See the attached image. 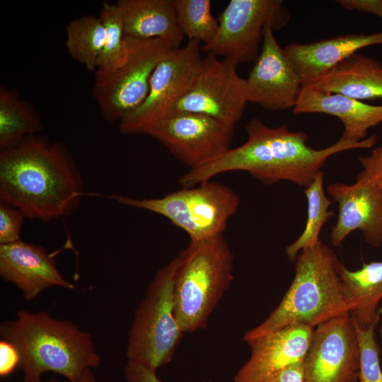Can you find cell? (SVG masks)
Segmentation results:
<instances>
[{"instance_id": "cell-8", "label": "cell", "mask_w": 382, "mask_h": 382, "mask_svg": "<svg viewBox=\"0 0 382 382\" xmlns=\"http://www.w3.org/2000/svg\"><path fill=\"white\" fill-rule=\"evenodd\" d=\"M125 45L126 57L120 66L94 72L92 95L108 122H120L143 103L155 68L171 50L179 48L161 38L127 35Z\"/></svg>"}, {"instance_id": "cell-14", "label": "cell", "mask_w": 382, "mask_h": 382, "mask_svg": "<svg viewBox=\"0 0 382 382\" xmlns=\"http://www.w3.org/2000/svg\"><path fill=\"white\" fill-rule=\"evenodd\" d=\"M327 193L338 207V217L330 235L333 246L341 245L357 230L371 247L382 245V191L364 170L353 184L330 183Z\"/></svg>"}, {"instance_id": "cell-16", "label": "cell", "mask_w": 382, "mask_h": 382, "mask_svg": "<svg viewBox=\"0 0 382 382\" xmlns=\"http://www.w3.org/2000/svg\"><path fill=\"white\" fill-rule=\"evenodd\" d=\"M313 331L306 325L294 324L247 342L250 355L236 372L233 382H265L284 369L303 362Z\"/></svg>"}, {"instance_id": "cell-15", "label": "cell", "mask_w": 382, "mask_h": 382, "mask_svg": "<svg viewBox=\"0 0 382 382\" xmlns=\"http://www.w3.org/2000/svg\"><path fill=\"white\" fill-rule=\"evenodd\" d=\"M262 42L260 54L245 79L248 102L271 111L293 109L303 86L270 24L263 28Z\"/></svg>"}, {"instance_id": "cell-28", "label": "cell", "mask_w": 382, "mask_h": 382, "mask_svg": "<svg viewBox=\"0 0 382 382\" xmlns=\"http://www.w3.org/2000/svg\"><path fill=\"white\" fill-rule=\"evenodd\" d=\"M355 325L361 356L359 382H382L381 348L375 337L376 326L361 328Z\"/></svg>"}, {"instance_id": "cell-34", "label": "cell", "mask_w": 382, "mask_h": 382, "mask_svg": "<svg viewBox=\"0 0 382 382\" xmlns=\"http://www.w3.org/2000/svg\"><path fill=\"white\" fill-rule=\"evenodd\" d=\"M265 382H303V362L284 369Z\"/></svg>"}, {"instance_id": "cell-9", "label": "cell", "mask_w": 382, "mask_h": 382, "mask_svg": "<svg viewBox=\"0 0 382 382\" xmlns=\"http://www.w3.org/2000/svg\"><path fill=\"white\" fill-rule=\"evenodd\" d=\"M290 18V12L281 0H231L217 18L216 35L201 46V51L228 59L237 65L255 62L265 25L279 30Z\"/></svg>"}, {"instance_id": "cell-21", "label": "cell", "mask_w": 382, "mask_h": 382, "mask_svg": "<svg viewBox=\"0 0 382 382\" xmlns=\"http://www.w3.org/2000/svg\"><path fill=\"white\" fill-rule=\"evenodd\" d=\"M125 35L161 38L180 47L184 36L176 22L173 0H118Z\"/></svg>"}, {"instance_id": "cell-10", "label": "cell", "mask_w": 382, "mask_h": 382, "mask_svg": "<svg viewBox=\"0 0 382 382\" xmlns=\"http://www.w3.org/2000/svg\"><path fill=\"white\" fill-rule=\"evenodd\" d=\"M201 52V43L196 40H188L185 46L171 50L155 68L143 103L120 120V132L146 134L153 125L170 115L199 71Z\"/></svg>"}, {"instance_id": "cell-4", "label": "cell", "mask_w": 382, "mask_h": 382, "mask_svg": "<svg viewBox=\"0 0 382 382\" xmlns=\"http://www.w3.org/2000/svg\"><path fill=\"white\" fill-rule=\"evenodd\" d=\"M294 279L276 308L243 337H255L294 324L316 328L345 313L351 305L339 274L342 262L333 250L320 241L296 258Z\"/></svg>"}, {"instance_id": "cell-36", "label": "cell", "mask_w": 382, "mask_h": 382, "mask_svg": "<svg viewBox=\"0 0 382 382\" xmlns=\"http://www.w3.org/2000/svg\"><path fill=\"white\" fill-rule=\"evenodd\" d=\"M380 337H381V338L382 340V325H381V327L380 328Z\"/></svg>"}, {"instance_id": "cell-26", "label": "cell", "mask_w": 382, "mask_h": 382, "mask_svg": "<svg viewBox=\"0 0 382 382\" xmlns=\"http://www.w3.org/2000/svg\"><path fill=\"white\" fill-rule=\"evenodd\" d=\"M177 25L188 40L208 44L216 33L219 23L211 12L209 0H173Z\"/></svg>"}, {"instance_id": "cell-3", "label": "cell", "mask_w": 382, "mask_h": 382, "mask_svg": "<svg viewBox=\"0 0 382 382\" xmlns=\"http://www.w3.org/2000/svg\"><path fill=\"white\" fill-rule=\"evenodd\" d=\"M0 336L18 352L23 382H42L47 371L76 382L101 361L88 332L44 311H18L14 320L1 323Z\"/></svg>"}, {"instance_id": "cell-19", "label": "cell", "mask_w": 382, "mask_h": 382, "mask_svg": "<svg viewBox=\"0 0 382 382\" xmlns=\"http://www.w3.org/2000/svg\"><path fill=\"white\" fill-rule=\"evenodd\" d=\"M293 114L323 113L340 120L341 138L359 141L366 139L368 130L382 122V105H374L341 94L323 92L313 86H303Z\"/></svg>"}, {"instance_id": "cell-11", "label": "cell", "mask_w": 382, "mask_h": 382, "mask_svg": "<svg viewBox=\"0 0 382 382\" xmlns=\"http://www.w3.org/2000/svg\"><path fill=\"white\" fill-rule=\"evenodd\" d=\"M236 67L228 59L207 54L191 88L171 114L198 113L235 126L248 103L246 81L238 74Z\"/></svg>"}, {"instance_id": "cell-7", "label": "cell", "mask_w": 382, "mask_h": 382, "mask_svg": "<svg viewBox=\"0 0 382 382\" xmlns=\"http://www.w3.org/2000/svg\"><path fill=\"white\" fill-rule=\"evenodd\" d=\"M179 257L159 269L137 309L129 331L127 360L155 369L168 364L184 332L175 316L173 289Z\"/></svg>"}, {"instance_id": "cell-29", "label": "cell", "mask_w": 382, "mask_h": 382, "mask_svg": "<svg viewBox=\"0 0 382 382\" xmlns=\"http://www.w3.org/2000/svg\"><path fill=\"white\" fill-rule=\"evenodd\" d=\"M25 214L18 209L0 202V245L18 241Z\"/></svg>"}, {"instance_id": "cell-2", "label": "cell", "mask_w": 382, "mask_h": 382, "mask_svg": "<svg viewBox=\"0 0 382 382\" xmlns=\"http://www.w3.org/2000/svg\"><path fill=\"white\" fill-rule=\"evenodd\" d=\"M0 200L49 222L76 209L83 181L66 145L35 134L0 150Z\"/></svg>"}, {"instance_id": "cell-17", "label": "cell", "mask_w": 382, "mask_h": 382, "mask_svg": "<svg viewBox=\"0 0 382 382\" xmlns=\"http://www.w3.org/2000/svg\"><path fill=\"white\" fill-rule=\"evenodd\" d=\"M0 275L15 284L28 301L50 287L75 289L57 269L52 254L43 246L22 240L0 245Z\"/></svg>"}, {"instance_id": "cell-23", "label": "cell", "mask_w": 382, "mask_h": 382, "mask_svg": "<svg viewBox=\"0 0 382 382\" xmlns=\"http://www.w3.org/2000/svg\"><path fill=\"white\" fill-rule=\"evenodd\" d=\"M44 128L33 105L13 89L0 88V150L16 145Z\"/></svg>"}, {"instance_id": "cell-20", "label": "cell", "mask_w": 382, "mask_h": 382, "mask_svg": "<svg viewBox=\"0 0 382 382\" xmlns=\"http://www.w3.org/2000/svg\"><path fill=\"white\" fill-rule=\"evenodd\" d=\"M311 86L323 92L341 94L361 101L381 99L382 63L356 52Z\"/></svg>"}, {"instance_id": "cell-33", "label": "cell", "mask_w": 382, "mask_h": 382, "mask_svg": "<svg viewBox=\"0 0 382 382\" xmlns=\"http://www.w3.org/2000/svg\"><path fill=\"white\" fill-rule=\"evenodd\" d=\"M337 2L346 10L372 13L382 19L381 0H339Z\"/></svg>"}, {"instance_id": "cell-13", "label": "cell", "mask_w": 382, "mask_h": 382, "mask_svg": "<svg viewBox=\"0 0 382 382\" xmlns=\"http://www.w3.org/2000/svg\"><path fill=\"white\" fill-rule=\"evenodd\" d=\"M360 346L350 313L314 328L303 361V382H359Z\"/></svg>"}, {"instance_id": "cell-25", "label": "cell", "mask_w": 382, "mask_h": 382, "mask_svg": "<svg viewBox=\"0 0 382 382\" xmlns=\"http://www.w3.org/2000/svg\"><path fill=\"white\" fill-rule=\"evenodd\" d=\"M303 192L307 199V219L301 234L285 249L290 261H295L303 250L313 247L320 241V232L333 215L332 212L329 210L332 201L327 197L324 190L323 170L305 187Z\"/></svg>"}, {"instance_id": "cell-22", "label": "cell", "mask_w": 382, "mask_h": 382, "mask_svg": "<svg viewBox=\"0 0 382 382\" xmlns=\"http://www.w3.org/2000/svg\"><path fill=\"white\" fill-rule=\"evenodd\" d=\"M339 274L355 323L361 328L376 326L380 318L378 304L382 300V262L364 263L354 271L342 263Z\"/></svg>"}, {"instance_id": "cell-27", "label": "cell", "mask_w": 382, "mask_h": 382, "mask_svg": "<svg viewBox=\"0 0 382 382\" xmlns=\"http://www.w3.org/2000/svg\"><path fill=\"white\" fill-rule=\"evenodd\" d=\"M99 18L105 27V40L96 69L111 71L120 66L126 57L124 22L117 4L107 1L102 4Z\"/></svg>"}, {"instance_id": "cell-12", "label": "cell", "mask_w": 382, "mask_h": 382, "mask_svg": "<svg viewBox=\"0 0 382 382\" xmlns=\"http://www.w3.org/2000/svg\"><path fill=\"white\" fill-rule=\"evenodd\" d=\"M235 126L188 112H173L146 132L190 169L208 164L230 150Z\"/></svg>"}, {"instance_id": "cell-35", "label": "cell", "mask_w": 382, "mask_h": 382, "mask_svg": "<svg viewBox=\"0 0 382 382\" xmlns=\"http://www.w3.org/2000/svg\"><path fill=\"white\" fill-rule=\"evenodd\" d=\"M46 382H59V381L52 378ZM63 382H70L69 381H63ZM76 382H99L97 378H96L95 375L93 374L91 369H88L84 374L82 376V377Z\"/></svg>"}, {"instance_id": "cell-32", "label": "cell", "mask_w": 382, "mask_h": 382, "mask_svg": "<svg viewBox=\"0 0 382 382\" xmlns=\"http://www.w3.org/2000/svg\"><path fill=\"white\" fill-rule=\"evenodd\" d=\"M19 354L16 347L10 342L0 341V376L6 377L18 368Z\"/></svg>"}, {"instance_id": "cell-24", "label": "cell", "mask_w": 382, "mask_h": 382, "mask_svg": "<svg viewBox=\"0 0 382 382\" xmlns=\"http://www.w3.org/2000/svg\"><path fill=\"white\" fill-rule=\"evenodd\" d=\"M66 33L65 45L70 56L89 71L95 72L105 40L101 19L92 15L76 18L69 23Z\"/></svg>"}, {"instance_id": "cell-31", "label": "cell", "mask_w": 382, "mask_h": 382, "mask_svg": "<svg viewBox=\"0 0 382 382\" xmlns=\"http://www.w3.org/2000/svg\"><path fill=\"white\" fill-rule=\"evenodd\" d=\"M156 371L146 364L127 360L125 367L126 382H162Z\"/></svg>"}, {"instance_id": "cell-5", "label": "cell", "mask_w": 382, "mask_h": 382, "mask_svg": "<svg viewBox=\"0 0 382 382\" xmlns=\"http://www.w3.org/2000/svg\"><path fill=\"white\" fill-rule=\"evenodd\" d=\"M173 296L184 332L204 328L233 279V254L223 234L191 241L179 255Z\"/></svg>"}, {"instance_id": "cell-6", "label": "cell", "mask_w": 382, "mask_h": 382, "mask_svg": "<svg viewBox=\"0 0 382 382\" xmlns=\"http://www.w3.org/2000/svg\"><path fill=\"white\" fill-rule=\"evenodd\" d=\"M102 196L163 216L185 231L191 241L222 235L240 204L234 190L210 180L158 198L137 199L118 194Z\"/></svg>"}, {"instance_id": "cell-30", "label": "cell", "mask_w": 382, "mask_h": 382, "mask_svg": "<svg viewBox=\"0 0 382 382\" xmlns=\"http://www.w3.org/2000/svg\"><path fill=\"white\" fill-rule=\"evenodd\" d=\"M358 161L363 170L382 191V146L376 147L370 154L359 156Z\"/></svg>"}, {"instance_id": "cell-18", "label": "cell", "mask_w": 382, "mask_h": 382, "mask_svg": "<svg viewBox=\"0 0 382 382\" xmlns=\"http://www.w3.org/2000/svg\"><path fill=\"white\" fill-rule=\"evenodd\" d=\"M379 44H382V31L347 34L310 43L293 42L284 50L303 87L315 84L359 50Z\"/></svg>"}, {"instance_id": "cell-1", "label": "cell", "mask_w": 382, "mask_h": 382, "mask_svg": "<svg viewBox=\"0 0 382 382\" xmlns=\"http://www.w3.org/2000/svg\"><path fill=\"white\" fill-rule=\"evenodd\" d=\"M245 128V143L208 164L190 169L179 178V184L194 187L219 174L242 170L265 185L289 181L306 187L330 156L351 149H369L377 141L375 134L359 141L340 138L328 147L316 149L308 145L306 132L291 131L285 125L269 127L253 118Z\"/></svg>"}]
</instances>
